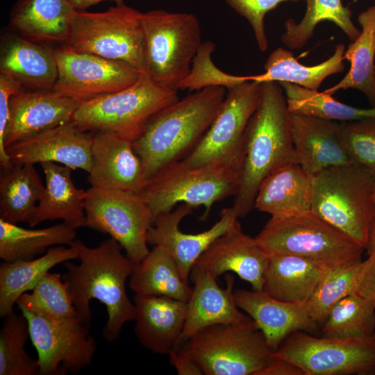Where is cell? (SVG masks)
I'll use <instances>...</instances> for the list:
<instances>
[{"mask_svg":"<svg viewBox=\"0 0 375 375\" xmlns=\"http://www.w3.org/2000/svg\"><path fill=\"white\" fill-rule=\"evenodd\" d=\"M78 252V264L67 261L62 279L81 320L90 326V302L97 299L106 308L108 319L103 337L117 340L124 325L135 319V306L128 297L126 281L136 265L122 252V246L110 238L96 247H89L76 239L71 244Z\"/></svg>","mask_w":375,"mask_h":375,"instance_id":"obj_1","label":"cell"},{"mask_svg":"<svg viewBox=\"0 0 375 375\" xmlns=\"http://www.w3.org/2000/svg\"><path fill=\"white\" fill-rule=\"evenodd\" d=\"M298 164L290 112L277 82L262 83L260 97L245 133V156L233 207L240 217L253 208L262 181L276 169Z\"/></svg>","mask_w":375,"mask_h":375,"instance_id":"obj_2","label":"cell"},{"mask_svg":"<svg viewBox=\"0 0 375 375\" xmlns=\"http://www.w3.org/2000/svg\"><path fill=\"white\" fill-rule=\"evenodd\" d=\"M226 92L223 87H206L178 99L153 117L132 143L147 181L196 147L217 117Z\"/></svg>","mask_w":375,"mask_h":375,"instance_id":"obj_3","label":"cell"},{"mask_svg":"<svg viewBox=\"0 0 375 375\" xmlns=\"http://www.w3.org/2000/svg\"><path fill=\"white\" fill-rule=\"evenodd\" d=\"M375 174L355 163L312 176L311 211L366 249L374 217Z\"/></svg>","mask_w":375,"mask_h":375,"instance_id":"obj_4","label":"cell"},{"mask_svg":"<svg viewBox=\"0 0 375 375\" xmlns=\"http://www.w3.org/2000/svg\"><path fill=\"white\" fill-rule=\"evenodd\" d=\"M255 238L268 256L295 255L331 269L362 260L365 251L311 210L271 217Z\"/></svg>","mask_w":375,"mask_h":375,"instance_id":"obj_5","label":"cell"},{"mask_svg":"<svg viewBox=\"0 0 375 375\" xmlns=\"http://www.w3.org/2000/svg\"><path fill=\"white\" fill-rule=\"evenodd\" d=\"M178 99L177 91L144 70L127 88L80 103L72 120L84 131L110 132L133 143L154 115Z\"/></svg>","mask_w":375,"mask_h":375,"instance_id":"obj_6","label":"cell"},{"mask_svg":"<svg viewBox=\"0 0 375 375\" xmlns=\"http://www.w3.org/2000/svg\"><path fill=\"white\" fill-rule=\"evenodd\" d=\"M240 176L219 164L194 167L183 160L168 163L148 179L140 193L153 219L178 204L203 206L205 220L214 203L237 193Z\"/></svg>","mask_w":375,"mask_h":375,"instance_id":"obj_7","label":"cell"},{"mask_svg":"<svg viewBox=\"0 0 375 375\" xmlns=\"http://www.w3.org/2000/svg\"><path fill=\"white\" fill-rule=\"evenodd\" d=\"M142 24L147 72L178 91L201 44L199 19L192 13L154 9L142 12Z\"/></svg>","mask_w":375,"mask_h":375,"instance_id":"obj_8","label":"cell"},{"mask_svg":"<svg viewBox=\"0 0 375 375\" xmlns=\"http://www.w3.org/2000/svg\"><path fill=\"white\" fill-rule=\"evenodd\" d=\"M180 345L206 375H258L274 352L250 317L206 327Z\"/></svg>","mask_w":375,"mask_h":375,"instance_id":"obj_9","label":"cell"},{"mask_svg":"<svg viewBox=\"0 0 375 375\" xmlns=\"http://www.w3.org/2000/svg\"><path fill=\"white\" fill-rule=\"evenodd\" d=\"M142 15L125 4L104 12L76 10L65 45L143 72L146 66Z\"/></svg>","mask_w":375,"mask_h":375,"instance_id":"obj_10","label":"cell"},{"mask_svg":"<svg viewBox=\"0 0 375 375\" xmlns=\"http://www.w3.org/2000/svg\"><path fill=\"white\" fill-rule=\"evenodd\" d=\"M262 83L245 81L227 90L212 125L183 159L194 167L219 164L241 176L245 156V133L258 105Z\"/></svg>","mask_w":375,"mask_h":375,"instance_id":"obj_11","label":"cell"},{"mask_svg":"<svg viewBox=\"0 0 375 375\" xmlns=\"http://www.w3.org/2000/svg\"><path fill=\"white\" fill-rule=\"evenodd\" d=\"M85 212V226L108 234L136 265L149 253L147 237L153 218L140 194L91 187Z\"/></svg>","mask_w":375,"mask_h":375,"instance_id":"obj_12","label":"cell"},{"mask_svg":"<svg viewBox=\"0 0 375 375\" xmlns=\"http://www.w3.org/2000/svg\"><path fill=\"white\" fill-rule=\"evenodd\" d=\"M273 356L295 364L305 375L375 374V338H316L297 331L283 341Z\"/></svg>","mask_w":375,"mask_h":375,"instance_id":"obj_13","label":"cell"},{"mask_svg":"<svg viewBox=\"0 0 375 375\" xmlns=\"http://www.w3.org/2000/svg\"><path fill=\"white\" fill-rule=\"evenodd\" d=\"M20 310L28 320L39 374H76L91 365L97 344L90 326L80 318L55 320L26 309Z\"/></svg>","mask_w":375,"mask_h":375,"instance_id":"obj_14","label":"cell"},{"mask_svg":"<svg viewBox=\"0 0 375 375\" xmlns=\"http://www.w3.org/2000/svg\"><path fill=\"white\" fill-rule=\"evenodd\" d=\"M54 54L58 78L51 90L80 103L127 88L140 74L122 62L77 52L66 45L54 49Z\"/></svg>","mask_w":375,"mask_h":375,"instance_id":"obj_15","label":"cell"},{"mask_svg":"<svg viewBox=\"0 0 375 375\" xmlns=\"http://www.w3.org/2000/svg\"><path fill=\"white\" fill-rule=\"evenodd\" d=\"M194 208L181 203L174 210L157 216L147 233V242L165 248L175 260L181 275L188 283L192 267L217 238L231 228L240 217L233 206L224 208L219 219L209 229L196 234L180 231L179 224Z\"/></svg>","mask_w":375,"mask_h":375,"instance_id":"obj_16","label":"cell"},{"mask_svg":"<svg viewBox=\"0 0 375 375\" xmlns=\"http://www.w3.org/2000/svg\"><path fill=\"white\" fill-rule=\"evenodd\" d=\"M94 133L72 120L13 144L6 150L12 164L53 162L90 172Z\"/></svg>","mask_w":375,"mask_h":375,"instance_id":"obj_17","label":"cell"},{"mask_svg":"<svg viewBox=\"0 0 375 375\" xmlns=\"http://www.w3.org/2000/svg\"><path fill=\"white\" fill-rule=\"evenodd\" d=\"M91 158V187L137 194L144 189L147 178L132 142L110 132H94Z\"/></svg>","mask_w":375,"mask_h":375,"instance_id":"obj_18","label":"cell"},{"mask_svg":"<svg viewBox=\"0 0 375 375\" xmlns=\"http://www.w3.org/2000/svg\"><path fill=\"white\" fill-rule=\"evenodd\" d=\"M268 258L256 238L242 231L238 221L211 243L194 266L217 278L226 272L235 273L250 283L252 290L262 291Z\"/></svg>","mask_w":375,"mask_h":375,"instance_id":"obj_19","label":"cell"},{"mask_svg":"<svg viewBox=\"0 0 375 375\" xmlns=\"http://www.w3.org/2000/svg\"><path fill=\"white\" fill-rule=\"evenodd\" d=\"M79 103L51 90H24L13 95L5 133L6 149L71 121Z\"/></svg>","mask_w":375,"mask_h":375,"instance_id":"obj_20","label":"cell"},{"mask_svg":"<svg viewBox=\"0 0 375 375\" xmlns=\"http://www.w3.org/2000/svg\"><path fill=\"white\" fill-rule=\"evenodd\" d=\"M290 126L297 162L309 176L353 163L343 141L340 123L290 113Z\"/></svg>","mask_w":375,"mask_h":375,"instance_id":"obj_21","label":"cell"},{"mask_svg":"<svg viewBox=\"0 0 375 375\" xmlns=\"http://www.w3.org/2000/svg\"><path fill=\"white\" fill-rule=\"evenodd\" d=\"M190 274L194 287L187 301L185 322L178 345L206 327L238 324L249 317L240 310L235 303L232 275L226 274V287L222 288L217 278L194 266Z\"/></svg>","mask_w":375,"mask_h":375,"instance_id":"obj_22","label":"cell"},{"mask_svg":"<svg viewBox=\"0 0 375 375\" xmlns=\"http://www.w3.org/2000/svg\"><path fill=\"white\" fill-rule=\"evenodd\" d=\"M233 295L238 307L253 320L274 351L292 333L310 331L318 326L306 304L281 301L255 290L238 288Z\"/></svg>","mask_w":375,"mask_h":375,"instance_id":"obj_23","label":"cell"},{"mask_svg":"<svg viewBox=\"0 0 375 375\" xmlns=\"http://www.w3.org/2000/svg\"><path fill=\"white\" fill-rule=\"evenodd\" d=\"M135 333L153 353L168 355L178 344L186 317L187 302L166 296L136 295Z\"/></svg>","mask_w":375,"mask_h":375,"instance_id":"obj_24","label":"cell"},{"mask_svg":"<svg viewBox=\"0 0 375 375\" xmlns=\"http://www.w3.org/2000/svg\"><path fill=\"white\" fill-rule=\"evenodd\" d=\"M0 74L30 90H51L58 78L54 49L16 33L2 35Z\"/></svg>","mask_w":375,"mask_h":375,"instance_id":"obj_25","label":"cell"},{"mask_svg":"<svg viewBox=\"0 0 375 375\" xmlns=\"http://www.w3.org/2000/svg\"><path fill=\"white\" fill-rule=\"evenodd\" d=\"M45 185L44 192L29 222L34 227L47 220L60 219L76 228L86 226V191L78 188L70 167L53 162L40 163Z\"/></svg>","mask_w":375,"mask_h":375,"instance_id":"obj_26","label":"cell"},{"mask_svg":"<svg viewBox=\"0 0 375 375\" xmlns=\"http://www.w3.org/2000/svg\"><path fill=\"white\" fill-rule=\"evenodd\" d=\"M329 269L305 257L272 255L268 258L262 291L281 301L306 304Z\"/></svg>","mask_w":375,"mask_h":375,"instance_id":"obj_27","label":"cell"},{"mask_svg":"<svg viewBox=\"0 0 375 375\" xmlns=\"http://www.w3.org/2000/svg\"><path fill=\"white\" fill-rule=\"evenodd\" d=\"M75 10L69 0H19L10 12L9 28L38 43L65 44Z\"/></svg>","mask_w":375,"mask_h":375,"instance_id":"obj_28","label":"cell"},{"mask_svg":"<svg viewBox=\"0 0 375 375\" xmlns=\"http://www.w3.org/2000/svg\"><path fill=\"white\" fill-rule=\"evenodd\" d=\"M312 176L299 164L281 167L260 183L254 208L271 215L283 216L311 210Z\"/></svg>","mask_w":375,"mask_h":375,"instance_id":"obj_29","label":"cell"},{"mask_svg":"<svg viewBox=\"0 0 375 375\" xmlns=\"http://www.w3.org/2000/svg\"><path fill=\"white\" fill-rule=\"evenodd\" d=\"M76 247H51L41 256L28 260L3 262L0 265V316L13 312L18 299L31 291L38 282L56 265L77 259Z\"/></svg>","mask_w":375,"mask_h":375,"instance_id":"obj_30","label":"cell"},{"mask_svg":"<svg viewBox=\"0 0 375 375\" xmlns=\"http://www.w3.org/2000/svg\"><path fill=\"white\" fill-rule=\"evenodd\" d=\"M128 286L136 295L166 296L185 302L192 292L171 253L161 246H154L135 265Z\"/></svg>","mask_w":375,"mask_h":375,"instance_id":"obj_31","label":"cell"},{"mask_svg":"<svg viewBox=\"0 0 375 375\" xmlns=\"http://www.w3.org/2000/svg\"><path fill=\"white\" fill-rule=\"evenodd\" d=\"M345 50L344 44H338L327 60L316 65L306 66L299 62L291 51L278 47L268 56L264 65L265 72L251 75V80L258 83L288 82L318 90L326 78L344 71Z\"/></svg>","mask_w":375,"mask_h":375,"instance_id":"obj_32","label":"cell"},{"mask_svg":"<svg viewBox=\"0 0 375 375\" xmlns=\"http://www.w3.org/2000/svg\"><path fill=\"white\" fill-rule=\"evenodd\" d=\"M362 27L358 37L348 46L344 58L351 66L345 76L324 92L333 95L340 90L349 88L362 92L372 107L375 106V7L370 6L359 14Z\"/></svg>","mask_w":375,"mask_h":375,"instance_id":"obj_33","label":"cell"},{"mask_svg":"<svg viewBox=\"0 0 375 375\" xmlns=\"http://www.w3.org/2000/svg\"><path fill=\"white\" fill-rule=\"evenodd\" d=\"M76 239V228L64 222L29 229L0 218V258L4 262L32 260L53 246H70Z\"/></svg>","mask_w":375,"mask_h":375,"instance_id":"obj_34","label":"cell"},{"mask_svg":"<svg viewBox=\"0 0 375 375\" xmlns=\"http://www.w3.org/2000/svg\"><path fill=\"white\" fill-rule=\"evenodd\" d=\"M44 185L33 164H12L1 170L0 218L12 224L31 221Z\"/></svg>","mask_w":375,"mask_h":375,"instance_id":"obj_35","label":"cell"},{"mask_svg":"<svg viewBox=\"0 0 375 375\" xmlns=\"http://www.w3.org/2000/svg\"><path fill=\"white\" fill-rule=\"evenodd\" d=\"M307 8L302 19L297 23L288 19L284 23L282 42L290 49L304 47L313 35L317 24L328 21L338 26L351 40H355L360 31L351 20V10L343 6L341 0H305Z\"/></svg>","mask_w":375,"mask_h":375,"instance_id":"obj_36","label":"cell"},{"mask_svg":"<svg viewBox=\"0 0 375 375\" xmlns=\"http://www.w3.org/2000/svg\"><path fill=\"white\" fill-rule=\"evenodd\" d=\"M322 325L324 338H375V303L353 292L332 308Z\"/></svg>","mask_w":375,"mask_h":375,"instance_id":"obj_37","label":"cell"},{"mask_svg":"<svg viewBox=\"0 0 375 375\" xmlns=\"http://www.w3.org/2000/svg\"><path fill=\"white\" fill-rule=\"evenodd\" d=\"M285 93L291 114H301L336 122L375 117V106L360 108L335 100L324 92L312 90L288 82L278 83Z\"/></svg>","mask_w":375,"mask_h":375,"instance_id":"obj_38","label":"cell"},{"mask_svg":"<svg viewBox=\"0 0 375 375\" xmlns=\"http://www.w3.org/2000/svg\"><path fill=\"white\" fill-rule=\"evenodd\" d=\"M3 318L0 331V375L39 374L37 360L27 353L28 323L21 313L12 312Z\"/></svg>","mask_w":375,"mask_h":375,"instance_id":"obj_39","label":"cell"},{"mask_svg":"<svg viewBox=\"0 0 375 375\" xmlns=\"http://www.w3.org/2000/svg\"><path fill=\"white\" fill-rule=\"evenodd\" d=\"M17 305L20 310L26 309L55 320L80 318L68 288L58 273L47 272L31 294L26 292L18 299Z\"/></svg>","mask_w":375,"mask_h":375,"instance_id":"obj_40","label":"cell"},{"mask_svg":"<svg viewBox=\"0 0 375 375\" xmlns=\"http://www.w3.org/2000/svg\"><path fill=\"white\" fill-rule=\"evenodd\" d=\"M362 262L329 269L306 303L317 324H323L332 308L342 299L355 292Z\"/></svg>","mask_w":375,"mask_h":375,"instance_id":"obj_41","label":"cell"},{"mask_svg":"<svg viewBox=\"0 0 375 375\" xmlns=\"http://www.w3.org/2000/svg\"><path fill=\"white\" fill-rule=\"evenodd\" d=\"M215 49L212 42H201L193 59L190 71L181 83L179 90L194 92L210 86H219L228 90L251 81V76L231 75L217 67L211 58Z\"/></svg>","mask_w":375,"mask_h":375,"instance_id":"obj_42","label":"cell"},{"mask_svg":"<svg viewBox=\"0 0 375 375\" xmlns=\"http://www.w3.org/2000/svg\"><path fill=\"white\" fill-rule=\"evenodd\" d=\"M340 124L343 141L353 163L375 174V117Z\"/></svg>","mask_w":375,"mask_h":375,"instance_id":"obj_43","label":"cell"},{"mask_svg":"<svg viewBox=\"0 0 375 375\" xmlns=\"http://www.w3.org/2000/svg\"><path fill=\"white\" fill-rule=\"evenodd\" d=\"M305 0H225L226 3L250 24L258 48L265 51L268 48V40L265 28L266 14L285 1Z\"/></svg>","mask_w":375,"mask_h":375,"instance_id":"obj_44","label":"cell"},{"mask_svg":"<svg viewBox=\"0 0 375 375\" xmlns=\"http://www.w3.org/2000/svg\"><path fill=\"white\" fill-rule=\"evenodd\" d=\"M24 90L22 85L12 78L0 74V165L1 170L12 165L4 146L5 133L10 118L12 97Z\"/></svg>","mask_w":375,"mask_h":375,"instance_id":"obj_45","label":"cell"},{"mask_svg":"<svg viewBox=\"0 0 375 375\" xmlns=\"http://www.w3.org/2000/svg\"><path fill=\"white\" fill-rule=\"evenodd\" d=\"M356 292L375 303V253L363 260Z\"/></svg>","mask_w":375,"mask_h":375,"instance_id":"obj_46","label":"cell"},{"mask_svg":"<svg viewBox=\"0 0 375 375\" xmlns=\"http://www.w3.org/2000/svg\"><path fill=\"white\" fill-rule=\"evenodd\" d=\"M168 356L178 375L203 374L199 365L181 345H177Z\"/></svg>","mask_w":375,"mask_h":375,"instance_id":"obj_47","label":"cell"},{"mask_svg":"<svg viewBox=\"0 0 375 375\" xmlns=\"http://www.w3.org/2000/svg\"><path fill=\"white\" fill-rule=\"evenodd\" d=\"M258 375H305V373L292 362L273 356L271 361Z\"/></svg>","mask_w":375,"mask_h":375,"instance_id":"obj_48","label":"cell"},{"mask_svg":"<svg viewBox=\"0 0 375 375\" xmlns=\"http://www.w3.org/2000/svg\"><path fill=\"white\" fill-rule=\"evenodd\" d=\"M73 7L78 10H84L91 6L97 4L104 1H111L116 3V6H122L125 4L124 0H69Z\"/></svg>","mask_w":375,"mask_h":375,"instance_id":"obj_49","label":"cell"},{"mask_svg":"<svg viewBox=\"0 0 375 375\" xmlns=\"http://www.w3.org/2000/svg\"><path fill=\"white\" fill-rule=\"evenodd\" d=\"M367 256L375 253V189H374V217L368 245L365 249Z\"/></svg>","mask_w":375,"mask_h":375,"instance_id":"obj_50","label":"cell"},{"mask_svg":"<svg viewBox=\"0 0 375 375\" xmlns=\"http://www.w3.org/2000/svg\"><path fill=\"white\" fill-rule=\"evenodd\" d=\"M374 7H375V5H374Z\"/></svg>","mask_w":375,"mask_h":375,"instance_id":"obj_51","label":"cell"}]
</instances>
